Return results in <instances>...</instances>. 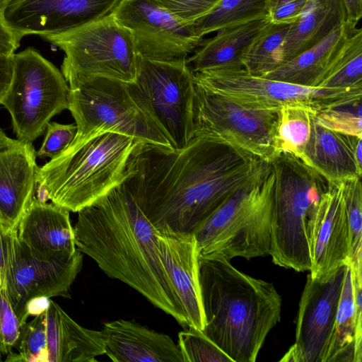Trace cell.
<instances>
[{"instance_id":"cell-36","label":"cell","mask_w":362,"mask_h":362,"mask_svg":"<svg viewBox=\"0 0 362 362\" xmlns=\"http://www.w3.org/2000/svg\"><path fill=\"white\" fill-rule=\"evenodd\" d=\"M41 147L36 152L40 158H52L64 151L74 141L77 133L76 124H63L49 122Z\"/></svg>"},{"instance_id":"cell-43","label":"cell","mask_w":362,"mask_h":362,"mask_svg":"<svg viewBox=\"0 0 362 362\" xmlns=\"http://www.w3.org/2000/svg\"><path fill=\"white\" fill-rule=\"evenodd\" d=\"M51 300L45 296L35 297L30 299L25 308L28 316H37L44 313L49 307Z\"/></svg>"},{"instance_id":"cell-6","label":"cell","mask_w":362,"mask_h":362,"mask_svg":"<svg viewBox=\"0 0 362 362\" xmlns=\"http://www.w3.org/2000/svg\"><path fill=\"white\" fill-rule=\"evenodd\" d=\"M271 163L274 183L269 255L279 267L296 272L309 271L310 226L329 182L290 153H281Z\"/></svg>"},{"instance_id":"cell-49","label":"cell","mask_w":362,"mask_h":362,"mask_svg":"<svg viewBox=\"0 0 362 362\" xmlns=\"http://www.w3.org/2000/svg\"><path fill=\"white\" fill-rule=\"evenodd\" d=\"M0 361H1V357H0Z\"/></svg>"},{"instance_id":"cell-29","label":"cell","mask_w":362,"mask_h":362,"mask_svg":"<svg viewBox=\"0 0 362 362\" xmlns=\"http://www.w3.org/2000/svg\"><path fill=\"white\" fill-rule=\"evenodd\" d=\"M318 87L362 88V30L355 28Z\"/></svg>"},{"instance_id":"cell-18","label":"cell","mask_w":362,"mask_h":362,"mask_svg":"<svg viewBox=\"0 0 362 362\" xmlns=\"http://www.w3.org/2000/svg\"><path fill=\"white\" fill-rule=\"evenodd\" d=\"M160 258L180 300L189 328L203 331L205 317L199 283V251L192 233L157 229Z\"/></svg>"},{"instance_id":"cell-20","label":"cell","mask_w":362,"mask_h":362,"mask_svg":"<svg viewBox=\"0 0 362 362\" xmlns=\"http://www.w3.org/2000/svg\"><path fill=\"white\" fill-rule=\"evenodd\" d=\"M106 354L115 362H185L181 351L167 334L139 323L117 320L101 329Z\"/></svg>"},{"instance_id":"cell-2","label":"cell","mask_w":362,"mask_h":362,"mask_svg":"<svg viewBox=\"0 0 362 362\" xmlns=\"http://www.w3.org/2000/svg\"><path fill=\"white\" fill-rule=\"evenodd\" d=\"M74 231L76 249L108 276L129 285L187 327L160 258L158 230L123 182L79 210Z\"/></svg>"},{"instance_id":"cell-4","label":"cell","mask_w":362,"mask_h":362,"mask_svg":"<svg viewBox=\"0 0 362 362\" xmlns=\"http://www.w3.org/2000/svg\"><path fill=\"white\" fill-rule=\"evenodd\" d=\"M134 144L128 136L106 132L69 145L38 168L35 183L52 203L78 212L124 181Z\"/></svg>"},{"instance_id":"cell-17","label":"cell","mask_w":362,"mask_h":362,"mask_svg":"<svg viewBox=\"0 0 362 362\" xmlns=\"http://www.w3.org/2000/svg\"><path fill=\"white\" fill-rule=\"evenodd\" d=\"M312 278L350 264V230L341 184L329 182L313 214L309 231Z\"/></svg>"},{"instance_id":"cell-26","label":"cell","mask_w":362,"mask_h":362,"mask_svg":"<svg viewBox=\"0 0 362 362\" xmlns=\"http://www.w3.org/2000/svg\"><path fill=\"white\" fill-rule=\"evenodd\" d=\"M59 362H94L96 356L105 354L102 330L85 328L59 306Z\"/></svg>"},{"instance_id":"cell-31","label":"cell","mask_w":362,"mask_h":362,"mask_svg":"<svg viewBox=\"0 0 362 362\" xmlns=\"http://www.w3.org/2000/svg\"><path fill=\"white\" fill-rule=\"evenodd\" d=\"M316 112L303 105H287L279 110L278 139L281 153L300 158L308 137L313 115Z\"/></svg>"},{"instance_id":"cell-23","label":"cell","mask_w":362,"mask_h":362,"mask_svg":"<svg viewBox=\"0 0 362 362\" xmlns=\"http://www.w3.org/2000/svg\"><path fill=\"white\" fill-rule=\"evenodd\" d=\"M346 21L342 0H308L276 53L277 68L323 40Z\"/></svg>"},{"instance_id":"cell-8","label":"cell","mask_w":362,"mask_h":362,"mask_svg":"<svg viewBox=\"0 0 362 362\" xmlns=\"http://www.w3.org/2000/svg\"><path fill=\"white\" fill-rule=\"evenodd\" d=\"M64 52L62 73L74 87L90 77L133 82L138 54L130 32L110 13L71 31L42 37Z\"/></svg>"},{"instance_id":"cell-47","label":"cell","mask_w":362,"mask_h":362,"mask_svg":"<svg viewBox=\"0 0 362 362\" xmlns=\"http://www.w3.org/2000/svg\"><path fill=\"white\" fill-rule=\"evenodd\" d=\"M11 1L12 0H0V13H4V10L11 2Z\"/></svg>"},{"instance_id":"cell-3","label":"cell","mask_w":362,"mask_h":362,"mask_svg":"<svg viewBox=\"0 0 362 362\" xmlns=\"http://www.w3.org/2000/svg\"><path fill=\"white\" fill-rule=\"evenodd\" d=\"M205 317L202 333L233 362H255L281 320V298L273 284L254 278L221 257H199Z\"/></svg>"},{"instance_id":"cell-35","label":"cell","mask_w":362,"mask_h":362,"mask_svg":"<svg viewBox=\"0 0 362 362\" xmlns=\"http://www.w3.org/2000/svg\"><path fill=\"white\" fill-rule=\"evenodd\" d=\"M178 346L185 362H233L202 331L192 328L178 334Z\"/></svg>"},{"instance_id":"cell-10","label":"cell","mask_w":362,"mask_h":362,"mask_svg":"<svg viewBox=\"0 0 362 362\" xmlns=\"http://www.w3.org/2000/svg\"><path fill=\"white\" fill-rule=\"evenodd\" d=\"M13 74L1 105L17 139L33 143L56 115L69 107L70 88L62 73L33 47L13 55Z\"/></svg>"},{"instance_id":"cell-34","label":"cell","mask_w":362,"mask_h":362,"mask_svg":"<svg viewBox=\"0 0 362 362\" xmlns=\"http://www.w3.org/2000/svg\"><path fill=\"white\" fill-rule=\"evenodd\" d=\"M350 230V262L362 256L361 177L340 182Z\"/></svg>"},{"instance_id":"cell-11","label":"cell","mask_w":362,"mask_h":362,"mask_svg":"<svg viewBox=\"0 0 362 362\" xmlns=\"http://www.w3.org/2000/svg\"><path fill=\"white\" fill-rule=\"evenodd\" d=\"M194 84V136L225 142L269 163L281 153L279 111L246 107Z\"/></svg>"},{"instance_id":"cell-40","label":"cell","mask_w":362,"mask_h":362,"mask_svg":"<svg viewBox=\"0 0 362 362\" xmlns=\"http://www.w3.org/2000/svg\"><path fill=\"white\" fill-rule=\"evenodd\" d=\"M21 37L6 23L0 13V55L13 56L20 45Z\"/></svg>"},{"instance_id":"cell-24","label":"cell","mask_w":362,"mask_h":362,"mask_svg":"<svg viewBox=\"0 0 362 362\" xmlns=\"http://www.w3.org/2000/svg\"><path fill=\"white\" fill-rule=\"evenodd\" d=\"M355 28L346 21L341 23L323 40L262 77L318 87Z\"/></svg>"},{"instance_id":"cell-13","label":"cell","mask_w":362,"mask_h":362,"mask_svg":"<svg viewBox=\"0 0 362 362\" xmlns=\"http://www.w3.org/2000/svg\"><path fill=\"white\" fill-rule=\"evenodd\" d=\"M83 265L82 252L43 258L33 253L17 236L8 233V259L3 278L11 305L20 323L27 322L25 308L35 297H70L69 289Z\"/></svg>"},{"instance_id":"cell-27","label":"cell","mask_w":362,"mask_h":362,"mask_svg":"<svg viewBox=\"0 0 362 362\" xmlns=\"http://www.w3.org/2000/svg\"><path fill=\"white\" fill-rule=\"evenodd\" d=\"M356 312L352 272L347 265L337 308L335 330L327 362H355Z\"/></svg>"},{"instance_id":"cell-33","label":"cell","mask_w":362,"mask_h":362,"mask_svg":"<svg viewBox=\"0 0 362 362\" xmlns=\"http://www.w3.org/2000/svg\"><path fill=\"white\" fill-rule=\"evenodd\" d=\"M361 99L322 109L315 112V119L329 129L362 138Z\"/></svg>"},{"instance_id":"cell-9","label":"cell","mask_w":362,"mask_h":362,"mask_svg":"<svg viewBox=\"0 0 362 362\" xmlns=\"http://www.w3.org/2000/svg\"><path fill=\"white\" fill-rule=\"evenodd\" d=\"M186 59L158 61L138 54L135 79L126 83L133 100L160 127L174 149L183 148L194 137L195 84Z\"/></svg>"},{"instance_id":"cell-1","label":"cell","mask_w":362,"mask_h":362,"mask_svg":"<svg viewBox=\"0 0 362 362\" xmlns=\"http://www.w3.org/2000/svg\"><path fill=\"white\" fill-rule=\"evenodd\" d=\"M269 163L207 137L181 149L135 142L122 182L156 229L192 233Z\"/></svg>"},{"instance_id":"cell-25","label":"cell","mask_w":362,"mask_h":362,"mask_svg":"<svg viewBox=\"0 0 362 362\" xmlns=\"http://www.w3.org/2000/svg\"><path fill=\"white\" fill-rule=\"evenodd\" d=\"M269 18L229 27L202 39L195 51L186 59L194 74L206 69L242 66L245 49L269 23Z\"/></svg>"},{"instance_id":"cell-37","label":"cell","mask_w":362,"mask_h":362,"mask_svg":"<svg viewBox=\"0 0 362 362\" xmlns=\"http://www.w3.org/2000/svg\"><path fill=\"white\" fill-rule=\"evenodd\" d=\"M180 23L192 26L208 14L221 0H158Z\"/></svg>"},{"instance_id":"cell-22","label":"cell","mask_w":362,"mask_h":362,"mask_svg":"<svg viewBox=\"0 0 362 362\" xmlns=\"http://www.w3.org/2000/svg\"><path fill=\"white\" fill-rule=\"evenodd\" d=\"M16 233L20 241L43 258L73 254L76 250L69 211L53 203L33 199Z\"/></svg>"},{"instance_id":"cell-39","label":"cell","mask_w":362,"mask_h":362,"mask_svg":"<svg viewBox=\"0 0 362 362\" xmlns=\"http://www.w3.org/2000/svg\"><path fill=\"white\" fill-rule=\"evenodd\" d=\"M308 0H293L284 4L273 11L268 18L272 23L291 25L303 13Z\"/></svg>"},{"instance_id":"cell-21","label":"cell","mask_w":362,"mask_h":362,"mask_svg":"<svg viewBox=\"0 0 362 362\" xmlns=\"http://www.w3.org/2000/svg\"><path fill=\"white\" fill-rule=\"evenodd\" d=\"M315 115V112L299 159L329 182L361 177L362 165L357 161L354 150L362 138L329 129L320 124Z\"/></svg>"},{"instance_id":"cell-32","label":"cell","mask_w":362,"mask_h":362,"mask_svg":"<svg viewBox=\"0 0 362 362\" xmlns=\"http://www.w3.org/2000/svg\"><path fill=\"white\" fill-rule=\"evenodd\" d=\"M15 347L19 353L11 351L6 361L48 362L45 312L21 325Z\"/></svg>"},{"instance_id":"cell-12","label":"cell","mask_w":362,"mask_h":362,"mask_svg":"<svg viewBox=\"0 0 362 362\" xmlns=\"http://www.w3.org/2000/svg\"><path fill=\"white\" fill-rule=\"evenodd\" d=\"M196 84L246 107L279 111L287 105L322 109L362 98V88L309 87L255 76L242 66L206 69L193 74Z\"/></svg>"},{"instance_id":"cell-14","label":"cell","mask_w":362,"mask_h":362,"mask_svg":"<svg viewBox=\"0 0 362 362\" xmlns=\"http://www.w3.org/2000/svg\"><path fill=\"white\" fill-rule=\"evenodd\" d=\"M348 264L318 278L308 274L299 303L296 341L280 361L327 362Z\"/></svg>"},{"instance_id":"cell-30","label":"cell","mask_w":362,"mask_h":362,"mask_svg":"<svg viewBox=\"0 0 362 362\" xmlns=\"http://www.w3.org/2000/svg\"><path fill=\"white\" fill-rule=\"evenodd\" d=\"M290 25L269 21L242 54V65L247 73L262 77L277 68L276 55Z\"/></svg>"},{"instance_id":"cell-7","label":"cell","mask_w":362,"mask_h":362,"mask_svg":"<svg viewBox=\"0 0 362 362\" xmlns=\"http://www.w3.org/2000/svg\"><path fill=\"white\" fill-rule=\"evenodd\" d=\"M70 88L69 107L77 127V145L106 132L128 136L135 142L171 148L160 127L130 96L125 82L90 77Z\"/></svg>"},{"instance_id":"cell-15","label":"cell","mask_w":362,"mask_h":362,"mask_svg":"<svg viewBox=\"0 0 362 362\" xmlns=\"http://www.w3.org/2000/svg\"><path fill=\"white\" fill-rule=\"evenodd\" d=\"M111 14L132 34L137 54L148 59L187 58L203 39L158 0H119Z\"/></svg>"},{"instance_id":"cell-46","label":"cell","mask_w":362,"mask_h":362,"mask_svg":"<svg viewBox=\"0 0 362 362\" xmlns=\"http://www.w3.org/2000/svg\"><path fill=\"white\" fill-rule=\"evenodd\" d=\"M293 1V0H265L266 1V6L268 11V13H269L273 11L275 8L279 7V6L286 4L288 1Z\"/></svg>"},{"instance_id":"cell-38","label":"cell","mask_w":362,"mask_h":362,"mask_svg":"<svg viewBox=\"0 0 362 362\" xmlns=\"http://www.w3.org/2000/svg\"><path fill=\"white\" fill-rule=\"evenodd\" d=\"M21 324L13 310L4 288L0 291V357L12 351Z\"/></svg>"},{"instance_id":"cell-28","label":"cell","mask_w":362,"mask_h":362,"mask_svg":"<svg viewBox=\"0 0 362 362\" xmlns=\"http://www.w3.org/2000/svg\"><path fill=\"white\" fill-rule=\"evenodd\" d=\"M265 0H221L192 26L200 36L268 18Z\"/></svg>"},{"instance_id":"cell-5","label":"cell","mask_w":362,"mask_h":362,"mask_svg":"<svg viewBox=\"0 0 362 362\" xmlns=\"http://www.w3.org/2000/svg\"><path fill=\"white\" fill-rule=\"evenodd\" d=\"M274 173L269 163L192 231L201 257L247 260L269 255Z\"/></svg>"},{"instance_id":"cell-19","label":"cell","mask_w":362,"mask_h":362,"mask_svg":"<svg viewBox=\"0 0 362 362\" xmlns=\"http://www.w3.org/2000/svg\"><path fill=\"white\" fill-rule=\"evenodd\" d=\"M38 168L32 143L0 151V226L6 233L16 231L33 201Z\"/></svg>"},{"instance_id":"cell-45","label":"cell","mask_w":362,"mask_h":362,"mask_svg":"<svg viewBox=\"0 0 362 362\" xmlns=\"http://www.w3.org/2000/svg\"><path fill=\"white\" fill-rule=\"evenodd\" d=\"M18 139H12L7 136L0 128V151L12 147L19 143Z\"/></svg>"},{"instance_id":"cell-44","label":"cell","mask_w":362,"mask_h":362,"mask_svg":"<svg viewBox=\"0 0 362 362\" xmlns=\"http://www.w3.org/2000/svg\"><path fill=\"white\" fill-rule=\"evenodd\" d=\"M8 259V233L0 226V272L3 281Z\"/></svg>"},{"instance_id":"cell-41","label":"cell","mask_w":362,"mask_h":362,"mask_svg":"<svg viewBox=\"0 0 362 362\" xmlns=\"http://www.w3.org/2000/svg\"><path fill=\"white\" fill-rule=\"evenodd\" d=\"M13 66V56L0 55V104L11 83Z\"/></svg>"},{"instance_id":"cell-42","label":"cell","mask_w":362,"mask_h":362,"mask_svg":"<svg viewBox=\"0 0 362 362\" xmlns=\"http://www.w3.org/2000/svg\"><path fill=\"white\" fill-rule=\"evenodd\" d=\"M346 13V22L356 26L362 17V0H342Z\"/></svg>"},{"instance_id":"cell-16","label":"cell","mask_w":362,"mask_h":362,"mask_svg":"<svg viewBox=\"0 0 362 362\" xmlns=\"http://www.w3.org/2000/svg\"><path fill=\"white\" fill-rule=\"evenodd\" d=\"M119 0H12L4 11L9 27L21 37L64 33L112 11Z\"/></svg>"},{"instance_id":"cell-48","label":"cell","mask_w":362,"mask_h":362,"mask_svg":"<svg viewBox=\"0 0 362 362\" xmlns=\"http://www.w3.org/2000/svg\"><path fill=\"white\" fill-rule=\"evenodd\" d=\"M2 288H3V281H2L1 272H0V291H1Z\"/></svg>"}]
</instances>
